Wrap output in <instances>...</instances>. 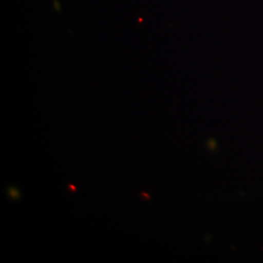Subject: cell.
Returning <instances> with one entry per match:
<instances>
[{
    "mask_svg": "<svg viewBox=\"0 0 263 263\" xmlns=\"http://www.w3.org/2000/svg\"><path fill=\"white\" fill-rule=\"evenodd\" d=\"M142 195H143V196H144L145 197H146L147 199H150V197L148 196V195H146V193H142Z\"/></svg>",
    "mask_w": 263,
    "mask_h": 263,
    "instance_id": "cell-3",
    "label": "cell"
},
{
    "mask_svg": "<svg viewBox=\"0 0 263 263\" xmlns=\"http://www.w3.org/2000/svg\"><path fill=\"white\" fill-rule=\"evenodd\" d=\"M8 193L11 200H15V201L20 200V192H19L18 189L15 187V186H9V187L8 188Z\"/></svg>",
    "mask_w": 263,
    "mask_h": 263,
    "instance_id": "cell-1",
    "label": "cell"
},
{
    "mask_svg": "<svg viewBox=\"0 0 263 263\" xmlns=\"http://www.w3.org/2000/svg\"><path fill=\"white\" fill-rule=\"evenodd\" d=\"M69 187L71 188V190H72V191L75 192L76 191V187L73 186V185L70 184L69 185Z\"/></svg>",
    "mask_w": 263,
    "mask_h": 263,
    "instance_id": "cell-2",
    "label": "cell"
}]
</instances>
